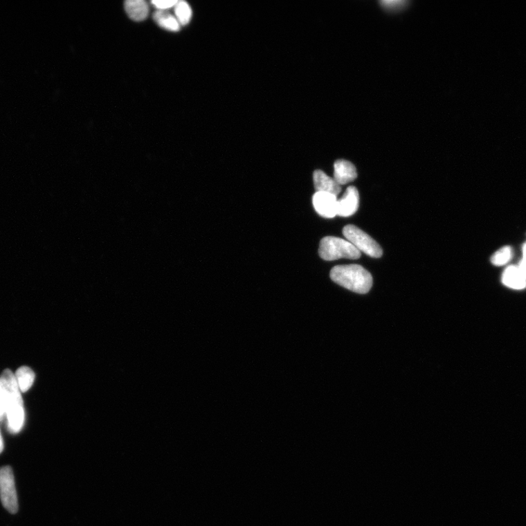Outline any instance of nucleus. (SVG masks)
Instances as JSON below:
<instances>
[{"instance_id":"obj_2","label":"nucleus","mask_w":526,"mask_h":526,"mask_svg":"<svg viewBox=\"0 0 526 526\" xmlns=\"http://www.w3.org/2000/svg\"><path fill=\"white\" fill-rule=\"evenodd\" d=\"M330 275L335 283L360 294L370 292L373 285L372 275L360 265L337 266Z\"/></svg>"},{"instance_id":"obj_19","label":"nucleus","mask_w":526,"mask_h":526,"mask_svg":"<svg viewBox=\"0 0 526 526\" xmlns=\"http://www.w3.org/2000/svg\"><path fill=\"white\" fill-rule=\"evenodd\" d=\"M6 415L5 406L3 401H0V421H1Z\"/></svg>"},{"instance_id":"obj_1","label":"nucleus","mask_w":526,"mask_h":526,"mask_svg":"<svg viewBox=\"0 0 526 526\" xmlns=\"http://www.w3.org/2000/svg\"><path fill=\"white\" fill-rule=\"evenodd\" d=\"M0 379L3 388L8 428L11 433H18L21 430L25 419L21 391L15 374L10 370H5Z\"/></svg>"},{"instance_id":"obj_13","label":"nucleus","mask_w":526,"mask_h":526,"mask_svg":"<svg viewBox=\"0 0 526 526\" xmlns=\"http://www.w3.org/2000/svg\"><path fill=\"white\" fill-rule=\"evenodd\" d=\"M15 377L20 391L25 392L32 388L35 381V375L30 368L28 366H22L17 371Z\"/></svg>"},{"instance_id":"obj_16","label":"nucleus","mask_w":526,"mask_h":526,"mask_svg":"<svg viewBox=\"0 0 526 526\" xmlns=\"http://www.w3.org/2000/svg\"><path fill=\"white\" fill-rule=\"evenodd\" d=\"M178 1L175 0H165V1H152V3L157 9V10H168L171 8H174Z\"/></svg>"},{"instance_id":"obj_9","label":"nucleus","mask_w":526,"mask_h":526,"mask_svg":"<svg viewBox=\"0 0 526 526\" xmlns=\"http://www.w3.org/2000/svg\"><path fill=\"white\" fill-rule=\"evenodd\" d=\"M358 177L356 168L354 165L345 160H338L334 164L335 181L339 185H345Z\"/></svg>"},{"instance_id":"obj_22","label":"nucleus","mask_w":526,"mask_h":526,"mask_svg":"<svg viewBox=\"0 0 526 526\" xmlns=\"http://www.w3.org/2000/svg\"><path fill=\"white\" fill-rule=\"evenodd\" d=\"M4 448V444H3V440L1 436V433H0V453H1Z\"/></svg>"},{"instance_id":"obj_3","label":"nucleus","mask_w":526,"mask_h":526,"mask_svg":"<svg viewBox=\"0 0 526 526\" xmlns=\"http://www.w3.org/2000/svg\"><path fill=\"white\" fill-rule=\"evenodd\" d=\"M319 255L322 259L327 261L341 258L356 260L361 256L359 250L350 242L334 236H327L321 240Z\"/></svg>"},{"instance_id":"obj_20","label":"nucleus","mask_w":526,"mask_h":526,"mask_svg":"<svg viewBox=\"0 0 526 526\" xmlns=\"http://www.w3.org/2000/svg\"><path fill=\"white\" fill-rule=\"evenodd\" d=\"M0 401H3L4 403V393H3V386L1 383V379H0Z\"/></svg>"},{"instance_id":"obj_5","label":"nucleus","mask_w":526,"mask_h":526,"mask_svg":"<svg viewBox=\"0 0 526 526\" xmlns=\"http://www.w3.org/2000/svg\"><path fill=\"white\" fill-rule=\"evenodd\" d=\"M0 498L4 507L12 514L18 511V497L15 476L10 467L0 469Z\"/></svg>"},{"instance_id":"obj_7","label":"nucleus","mask_w":526,"mask_h":526,"mask_svg":"<svg viewBox=\"0 0 526 526\" xmlns=\"http://www.w3.org/2000/svg\"><path fill=\"white\" fill-rule=\"evenodd\" d=\"M360 197L354 187H349L343 197L337 202V215L350 217L356 213L359 207Z\"/></svg>"},{"instance_id":"obj_14","label":"nucleus","mask_w":526,"mask_h":526,"mask_svg":"<svg viewBox=\"0 0 526 526\" xmlns=\"http://www.w3.org/2000/svg\"><path fill=\"white\" fill-rule=\"evenodd\" d=\"M513 257V250L510 246H505L497 250L491 257V264L496 267H502L508 264Z\"/></svg>"},{"instance_id":"obj_8","label":"nucleus","mask_w":526,"mask_h":526,"mask_svg":"<svg viewBox=\"0 0 526 526\" xmlns=\"http://www.w3.org/2000/svg\"><path fill=\"white\" fill-rule=\"evenodd\" d=\"M502 282L515 291H523L526 288V279L518 265L506 267L502 274Z\"/></svg>"},{"instance_id":"obj_4","label":"nucleus","mask_w":526,"mask_h":526,"mask_svg":"<svg viewBox=\"0 0 526 526\" xmlns=\"http://www.w3.org/2000/svg\"><path fill=\"white\" fill-rule=\"evenodd\" d=\"M343 234L348 242L360 252L375 258L383 256V248L370 235L358 227L352 225L347 226L343 230Z\"/></svg>"},{"instance_id":"obj_6","label":"nucleus","mask_w":526,"mask_h":526,"mask_svg":"<svg viewBox=\"0 0 526 526\" xmlns=\"http://www.w3.org/2000/svg\"><path fill=\"white\" fill-rule=\"evenodd\" d=\"M336 196L326 192H317L312 199L316 212L325 218H334L337 215Z\"/></svg>"},{"instance_id":"obj_17","label":"nucleus","mask_w":526,"mask_h":526,"mask_svg":"<svg viewBox=\"0 0 526 526\" xmlns=\"http://www.w3.org/2000/svg\"><path fill=\"white\" fill-rule=\"evenodd\" d=\"M406 3L401 0H384V1H381L380 4L388 9L396 10L404 6Z\"/></svg>"},{"instance_id":"obj_21","label":"nucleus","mask_w":526,"mask_h":526,"mask_svg":"<svg viewBox=\"0 0 526 526\" xmlns=\"http://www.w3.org/2000/svg\"><path fill=\"white\" fill-rule=\"evenodd\" d=\"M523 259L526 260V242H525L522 247Z\"/></svg>"},{"instance_id":"obj_10","label":"nucleus","mask_w":526,"mask_h":526,"mask_svg":"<svg viewBox=\"0 0 526 526\" xmlns=\"http://www.w3.org/2000/svg\"><path fill=\"white\" fill-rule=\"evenodd\" d=\"M316 191L330 193L337 196L341 191V188L334 178L327 176L323 171L315 170L313 175Z\"/></svg>"},{"instance_id":"obj_12","label":"nucleus","mask_w":526,"mask_h":526,"mask_svg":"<svg viewBox=\"0 0 526 526\" xmlns=\"http://www.w3.org/2000/svg\"><path fill=\"white\" fill-rule=\"evenodd\" d=\"M154 20L161 28L171 31L178 32L181 25L176 18L171 15L168 10H156L154 13Z\"/></svg>"},{"instance_id":"obj_15","label":"nucleus","mask_w":526,"mask_h":526,"mask_svg":"<svg viewBox=\"0 0 526 526\" xmlns=\"http://www.w3.org/2000/svg\"><path fill=\"white\" fill-rule=\"evenodd\" d=\"M175 17L181 26L187 25L191 20L192 12L190 5L184 1H178L174 6Z\"/></svg>"},{"instance_id":"obj_11","label":"nucleus","mask_w":526,"mask_h":526,"mask_svg":"<svg viewBox=\"0 0 526 526\" xmlns=\"http://www.w3.org/2000/svg\"><path fill=\"white\" fill-rule=\"evenodd\" d=\"M128 17L135 21H142L148 17L149 8L143 0H128L125 4Z\"/></svg>"},{"instance_id":"obj_18","label":"nucleus","mask_w":526,"mask_h":526,"mask_svg":"<svg viewBox=\"0 0 526 526\" xmlns=\"http://www.w3.org/2000/svg\"><path fill=\"white\" fill-rule=\"evenodd\" d=\"M518 266L520 267V270L522 271L526 279V260L522 258L521 260L519 262Z\"/></svg>"}]
</instances>
